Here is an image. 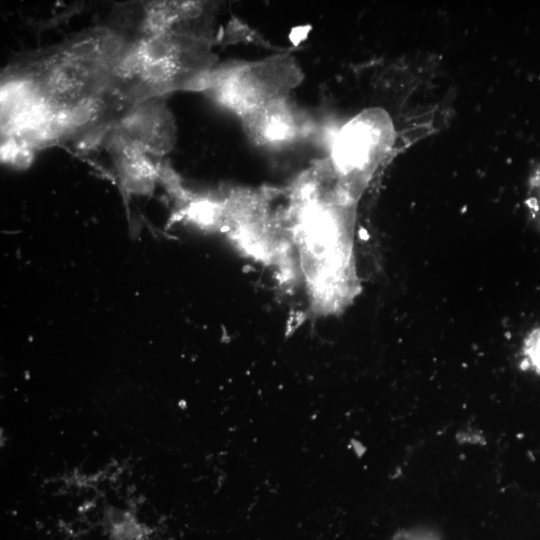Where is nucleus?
Segmentation results:
<instances>
[{
  "label": "nucleus",
  "instance_id": "0eeeda50",
  "mask_svg": "<svg viewBox=\"0 0 540 540\" xmlns=\"http://www.w3.org/2000/svg\"><path fill=\"white\" fill-rule=\"evenodd\" d=\"M529 188L527 206L532 218L540 228V168L531 177Z\"/></svg>",
  "mask_w": 540,
  "mask_h": 540
},
{
  "label": "nucleus",
  "instance_id": "423d86ee",
  "mask_svg": "<svg viewBox=\"0 0 540 540\" xmlns=\"http://www.w3.org/2000/svg\"><path fill=\"white\" fill-rule=\"evenodd\" d=\"M521 366L540 376V327L531 330L521 347Z\"/></svg>",
  "mask_w": 540,
  "mask_h": 540
},
{
  "label": "nucleus",
  "instance_id": "7ed1b4c3",
  "mask_svg": "<svg viewBox=\"0 0 540 540\" xmlns=\"http://www.w3.org/2000/svg\"><path fill=\"white\" fill-rule=\"evenodd\" d=\"M113 133L148 155L162 156L173 146L175 130L172 117L156 103H140L115 121Z\"/></svg>",
  "mask_w": 540,
  "mask_h": 540
},
{
  "label": "nucleus",
  "instance_id": "39448f33",
  "mask_svg": "<svg viewBox=\"0 0 540 540\" xmlns=\"http://www.w3.org/2000/svg\"><path fill=\"white\" fill-rule=\"evenodd\" d=\"M379 118L366 113L341 129L332 149L333 164L340 173L360 171L373 160L384 136Z\"/></svg>",
  "mask_w": 540,
  "mask_h": 540
},
{
  "label": "nucleus",
  "instance_id": "20e7f679",
  "mask_svg": "<svg viewBox=\"0 0 540 540\" xmlns=\"http://www.w3.org/2000/svg\"><path fill=\"white\" fill-rule=\"evenodd\" d=\"M247 135L258 145L282 146L307 132V121L287 98L276 100L242 116Z\"/></svg>",
  "mask_w": 540,
  "mask_h": 540
},
{
  "label": "nucleus",
  "instance_id": "f257e3e1",
  "mask_svg": "<svg viewBox=\"0 0 540 540\" xmlns=\"http://www.w3.org/2000/svg\"><path fill=\"white\" fill-rule=\"evenodd\" d=\"M214 55L208 38L165 33L143 36L123 49L112 74V88L131 107L175 89H205Z\"/></svg>",
  "mask_w": 540,
  "mask_h": 540
},
{
  "label": "nucleus",
  "instance_id": "f03ea898",
  "mask_svg": "<svg viewBox=\"0 0 540 540\" xmlns=\"http://www.w3.org/2000/svg\"><path fill=\"white\" fill-rule=\"evenodd\" d=\"M301 79V69L293 58L274 56L213 70L205 89L212 90L222 105L242 117L271 102L287 98Z\"/></svg>",
  "mask_w": 540,
  "mask_h": 540
},
{
  "label": "nucleus",
  "instance_id": "6e6552de",
  "mask_svg": "<svg viewBox=\"0 0 540 540\" xmlns=\"http://www.w3.org/2000/svg\"><path fill=\"white\" fill-rule=\"evenodd\" d=\"M392 540H440V538L428 530L410 529L399 532Z\"/></svg>",
  "mask_w": 540,
  "mask_h": 540
}]
</instances>
